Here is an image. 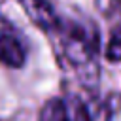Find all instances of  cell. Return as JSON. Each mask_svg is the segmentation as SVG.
Segmentation results:
<instances>
[{
  "mask_svg": "<svg viewBox=\"0 0 121 121\" xmlns=\"http://www.w3.org/2000/svg\"><path fill=\"white\" fill-rule=\"evenodd\" d=\"M25 60L26 49L19 36L9 30H0V62L11 68H19L25 64Z\"/></svg>",
  "mask_w": 121,
  "mask_h": 121,
  "instance_id": "cell-2",
  "label": "cell"
},
{
  "mask_svg": "<svg viewBox=\"0 0 121 121\" xmlns=\"http://www.w3.org/2000/svg\"><path fill=\"white\" fill-rule=\"evenodd\" d=\"M106 57L110 60H121V30L113 32V36L110 38L108 49H106Z\"/></svg>",
  "mask_w": 121,
  "mask_h": 121,
  "instance_id": "cell-6",
  "label": "cell"
},
{
  "mask_svg": "<svg viewBox=\"0 0 121 121\" xmlns=\"http://www.w3.org/2000/svg\"><path fill=\"white\" fill-rule=\"evenodd\" d=\"M26 11L36 21V25H40L45 30H57L60 25L59 15L47 0H26Z\"/></svg>",
  "mask_w": 121,
  "mask_h": 121,
  "instance_id": "cell-3",
  "label": "cell"
},
{
  "mask_svg": "<svg viewBox=\"0 0 121 121\" xmlns=\"http://www.w3.org/2000/svg\"><path fill=\"white\" fill-rule=\"evenodd\" d=\"M40 121H70L66 100H62V98L47 100L40 112Z\"/></svg>",
  "mask_w": 121,
  "mask_h": 121,
  "instance_id": "cell-4",
  "label": "cell"
},
{
  "mask_svg": "<svg viewBox=\"0 0 121 121\" xmlns=\"http://www.w3.org/2000/svg\"><path fill=\"white\" fill-rule=\"evenodd\" d=\"M60 32L62 51L74 66H89L95 62L98 53V36L93 26H83L78 23H62L57 28Z\"/></svg>",
  "mask_w": 121,
  "mask_h": 121,
  "instance_id": "cell-1",
  "label": "cell"
},
{
  "mask_svg": "<svg viewBox=\"0 0 121 121\" xmlns=\"http://www.w3.org/2000/svg\"><path fill=\"white\" fill-rule=\"evenodd\" d=\"M85 119L87 121H112V113L108 104L104 102H85Z\"/></svg>",
  "mask_w": 121,
  "mask_h": 121,
  "instance_id": "cell-5",
  "label": "cell"
}]
</instances>
